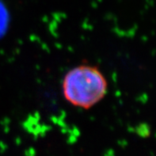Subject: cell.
Wrapping results in <instances>:
<instances>
[{
  "label": "cell",
  "instance_id": "6da1fadb",
  "mask_svg": "<svg viewBox=\"0 0 156 156\" xmlns=\"http://www.w3.org/2000/svg\"><path fill=\"white\" fill-rule=\"evenodd\" d=\"M108 82L96 66L80 64L70 69L62 81V92L73 106L90 109L105 97Z\"/></svg>",
  "mask_w": 156,
  "mask_h": 156
}]
</instances>
